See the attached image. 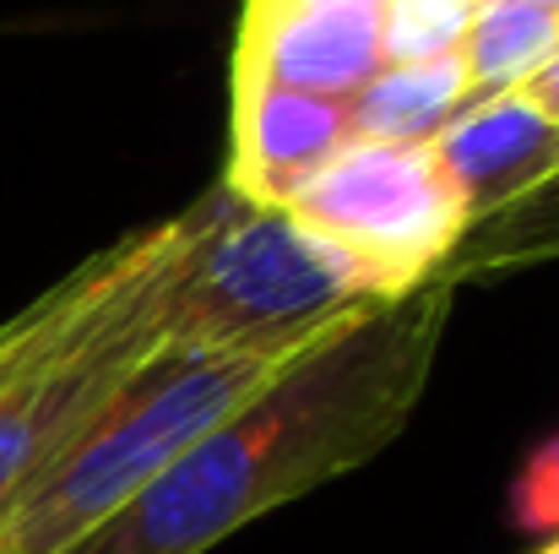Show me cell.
Segmentation results:
<instances>
[{
	"mask_svg": "<svg viewBox=\"0 0 559 554\" xmlns=\"http://www.w3.org/2000/svg\"><path fill=\"white\" fill-rule=\"evenodd\" d=\"M456 288L424 283L343 321L71 554H206L266 511L365 468L424 402Z\"/></svg>",
	"mask_w": 559,
	"mask_h": 554,
	"instance_id": "6da1fadb",
	"label": "cell"
},
{
	"mask_svg": "<svg viewBox=\"0 0 559 554\" xmlns=\"http://www.w3.org/2000/svg\"><path fill=\"white\" fill-rule=\"evenodd\" d=\"M180 239L186 212L136 228L0 321V522L164 349L158 305Z\"/></svg>",
	"mask_w": 559,
	"mask_h": 554,
	"instance_id": "7a4b0ae2",
	"label": "cell"
},
{
	"mask_svg": "<svg viewBox=\"0 0 559 554\" xmlns=\"http://www.w3.org/2000/svg\"><path fill=\"white\" fill-rule=\"evenodd\" d=\"M374 305L385 299L348 256L283 207H250L217 185L186 212L158 338L190 354H299Z\"/></svg>",
	"mask_w": 559,
	"mask_h": 554,
	"instance_id": "3957f363",
	"label": "cell"
},
{
	"mask_svg": "<svg viewBox=\"0 0 559 554\" xmlns=\"http://www.w3.org/2000/svg\"><path fill=\"white\" fill-rule=\"evenodd\" d=\"M288 359L294 354L158 349L98 408V419L27 484V495L0 522V554L82 550Z\"/></svg>",
	"mask_w": 559,
	"mask_h": 554,
	"instance_id": "277c9868",
	"label": "cell"
},
{
	"mask_svg": "<svg viewBox=\"0 0 559 554\" xmlns=\"http://www.w3.org/2000/svg\"><path fill=\"white\" fill-rule=\"evenodd\" d=\"M283 212L348 256L380 299L435 283L456 239L473 228L429 142L354 137Z\"/></svg>",
	"mask_w": 559,
	"mask_h": 554,
	"instance_id": "5b68a950",
	"label": "cell"
},
{
	"mask_svg": "<svg viewBox=\"0 0 559 554\" xmlns=\"http://www.w3.org/2000/svg\"><path fill=\"white\" fill-rule=\"evenodd\" d=\"M385 66V0H245L239 76L316 98H354Z\"/></svg>",
	"mask_w": 559,
	"mask_h": 554,
	"instance_id": "8992f818",
	"label": "cell"
},
{
	"mask_svg": "<svg viewBox=\"0 0 559 554\" xmlns=\"http://www.w3.org/2000/svg\"><path fill=\"white\" fill-rule=\"evenodd\" d=\"M348 142H354L348 98H316L234 71V153L223 190H234L239 201L288 207Z\"/></svg>",
	"mask_w": 559,
	"mask_h": 554,
	"instance_id": "52a82bcc",
	"label": "cell"
},
{
	"mask_svg": "<svg viewBox=\"0 0 559 554\" xmlns=\"http://www.w3.org/2000/svg\"><path fill=\"white\" fill-rule=\"evenodd\" d=\"M429 148L473 223L527 196L559 169V126H549L522 93L467 104Z\"/></svg>",
	"mask_w": 559,
	"mask_h": 554,
	"instance_id": "ba28073f",
	"label": "cell"
},
{
	"mask_svg": "<svg viewBox=\"0 0 559 554\" xmlns=\"http://www.w3.org/2000/svg\"><path fill=\"white\" fill-rule=\"evenodd\" d=\"M467 109V76L456 55L380 66L348 98L359 142H435Z\"/></svg>",
	"mask_w": 559,
	"mask_h": 554,
	"instance_id": "9c48e42d",
	"label": "cell"
},
{
	"mask_svg": "<svg viewBox=\"0 0 559 554\" xmlns=\"http://www.w3.org/2000/svg\"><path fill=\"white\" fill-rule=\"evenodd\" d=\"M559 261V169L544 185H533L527 196L506 201L500 212L478 217L451 261L440 267V283L462 288V283H484V278H511L527 267H549Z\"/></svg>",
	"mask_w": 559,
	"mask_h": 554,
	"instance_id": "30bf717a",
	"label": "cell"
},
{
	"mask_svg": "<svg viewBox=\"0 0 559 554\" xmlns=\"http://www.w3.org/2000/svg\"><path fill=\"white\" fill-rule=\"evenodd\" d=\"M559 49V11L533 0H484L456 44L462 76H467V104L516 93L549 55Z\"/></svg>",
	"mask_w": 559,
	"mask_h": 554,
	"instance_id": "8fae6325",
	"label": "cell"
},
{
	"mask_svg": "<svg viewBox=\"0 0 559 554\" xmlns=\"http://www.w3.org/2000/svg\"><path fill=\"white\" fill-rule=\"evenodd\" d=\"M484 0H385V66L456 55Z\"/></svg>",
	"mask_w": 559,
	"mask_h": 554,
	"instance_id": "7c38bea8",
	"label": "cell"
},
{
	"mask_svg": "<svg viewBox=\"0 0 559 554\" xmlns=\"http://www.w3.org/2000/svg\"><path fill=\"white\" fill-rule=\"evenodd\" d=\"M511 522L522 533H549V539L559 533V435L522 462L511 484Z\"/></svg>",
	"mask_w": 559,
	"mask_h": 554,
	"instance_id": "4fadbf2b",
	"label": "cell"
},
{
	"mask_svg": "<svg viewBox=\"0 0 559 554\" xmlns=\"http://www.w3.org/2000/svg\"><path fill=\"white\" fill-rule=\"evenodd\" d=\"M516 93H522L549 126H559V49L533 71V76H527V82H522V87H516Z\"/></svg>",
	"mask_w": 559,
	"mask_h": 554,
	"instance_id": "5bb4252c",
	"label": "cell"
},
{
	"mask_svg": "<svg viewBox=\"0 0 559 554\" xmlns=\"http://www.w3.org/2000/svg\"><path fill=\"white\" fill-rule=\"evenodd\" d=\"M538 554H559V533H555V539H549V544H544V550H538Z\"/></svg>",
	"mask_w": 559,
	"mask_h": 554,
	"instance_id": "9a60e30c",
	"label": "cell"
},
{
	"mask_svg": "<svg viewBox=\"0 0 559 554\" xmlns=\"http://www.w3.org/2000/svg\"><path fill=\"white\" fill-rule=\"evenodd\" d=\"M533 5H549V11H559V0H533Z\"/></svg>",
	"mask_w": 559,
	"mask_h": 554,
	"instance_id": "2e32d148",
	"label": "cell"
}]
</instances>
